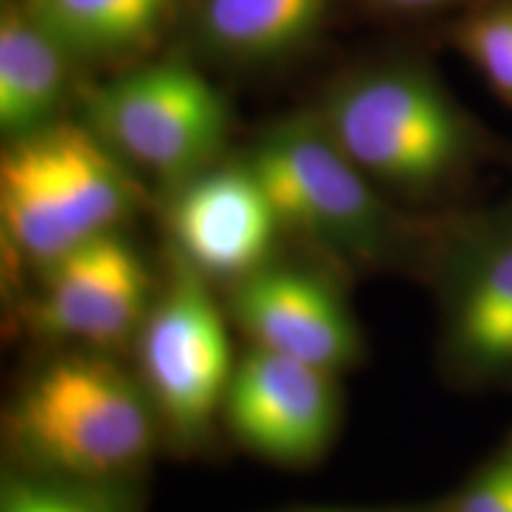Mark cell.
Listing matches in <instances>:
<instances>
[{
	"label": "cell",
	"mask_w": 512,
	"mask_h": 512,
	"mask_svg": "<svg viewBox=\"0 0 512 512\" xmlns=\"http://www.w3.org/2000/svg\"><path fill=\"white\" fill-rule=\"evenodd\" d=\"M306 512H349V510H306ZM437 512V510H434Z\"/></svg>",
	"instance_id": "19"
},
{
	"label": "cell",
	"mask_w": 512,
	"mask_h": 512,
	"mask_svg": "<svg viewBox=\"0 0 512 512\" xmlns=\"http://www.w3.org/2000/svg\"><path fill=\"white\" fill-rule=\"evenodd\" d=\"M223 418L254 456L306 465L328 451L339 422L335 373L252 349L235 366Z\"/></svg>",
	"instance_id": "10"
},
{
	"label": "cell",
	"mask_w": 512,
	"mask_h": 512,
	"mask_svg": "<svg viewBox=\"0 0 512 512\" xmlns=\"http://www.w3.org/2000/svg\"><path fill=\"white\" fill-rule=\"evenodd\" d=\"M425 283L437 299V363L460 392L512 389V188L441 214Z\"/></svg>",
	"instance_id": "5"
},
{
	"label": "cell",
	"mask_w": 512,
	"mask_h": 512,
	"mask_svg": "<svg viewBox=\"0 0 512 512\" xmlns=\"http://www.w3.org/2000/svg\"><path fill=\"white\" fill-rule=\"evenodd\" d=\"M366 3L392 17H456L479 0H366Z\"/></svg>",
	"instance_id": "18"
},
{
	"label": "cell",
	"mask_w": 512,
	"mask_h": 512,
	"mask_svg": "<svg viewBox=\"0 0 512 512\" xmlns=\"http://www.w3.org/2000/svg\"><path fill=\"white\" fill-rule=\"evenodd\" d=\"M41 271V290L29 311L31 330L98 354L136 342L155 285L121 230L72 249Z\"/></svg>",
	"instance_id": "8"
},
{
	"label": "cell",
	"mask_w": 512,
	"mask_h": 512,
	"mask_svg": "<svg viewBox=\"0 0 512 512\" xmlns=\"http://www.w3.org/2000/svg\"><path fill=\"white\" fill-rule=\"evenodd\" d=\"M136 344L140 384L157 420L183 444L202 441L223 413L238 363L211 283L174 252Z\"/></svg>",
	"instance_id": "7"
},
{
	"label": "cell",
	"mask_w": 512,
	"mask_h": 512,
	"mask_svg": "<svg viewBox=\"0 0 512 512\" xmlns=\"http://www.w3.org/2000/svg\"><path fill=\"white\" fill-rule=\"evenodd\" d=\"M316 114L389 200L434 214L465 207L467 190L489 166H512V147L420 55H387L349 69Z\"/></svg>",
	"instance_id": "1"
},
{
	"label": "cell",
	"mask_w": 512,
	"mask_h": 512,
	"mask_svg": "<svg viewBox=\"0 0 512 512\" xmlns=\"http://www.w3.org/2000/svg\"><path fill=\"white\" fill-rule=\"evenodd\" d=\"M74 57L19 0L0 10V131L5 140L57 124L72 86Z\"/></svg>",
	"instance_id": "13"
},
{
	"label": "cell",
	"mask_w": 512,
	"mask_h": 512,
	"mask_svg": "<svg viewBox=\"0 0 512 512\" xmlns=\"http://www.w3.org/2000/svg\"><path fill=\"white\" fill-rule=\"evenodd\" d=\"M157 422L140 380L105 354L74 351L29 375L5 427L31 470L114 482L145 463Z\"/></svg>",
	"instance_id": "3"
},
{
	"label": "cell",
	"mask_w": 512,
	"mask_h": 512,
	"mask_svg": "<svg viewBox=\"0 0 512 512\" xmlns=\"http://www.w3.org/2000/svg\"><path fill=\"white\" fill-rule=\"evenodd\" d=\"M242 159L259 178L283 233L354 271H408L425 280L441 214L396 207L351 162L316 110L268 124Z\"/></svg>",
	"instance_id": "2"
},
{
	"label": "cell",
	"mask_w": 512,
	"mask_h": 512,
	"mask_svg": "<svg viewBox=\"0 0 512 512\" xmlns=\"http://www.w3.org/2000/svg\"><path fill=\"white\" fill-rule=\"evenodd\" d=\"M76 64H124L157 43L183 0H19Z\"/></svg>",
	"instance_id": "14"
},
{
	"label": "cell",
	"mask_w": 512,
	"mask_h": 512,
	"mask_svg": "<svg viewBox=\"0 0 512 512\" xmlns=\"http://www.w3.org/2000/svg\"><path fill=\"white\" fill-rule=\"evenodd\" d=\"M128 169L83 121L5 140L0 221L12 254L43 268L121 230L140 195Z\"/></svg>",
	"instance_id": "4"
},
{
	"label": "cell",
	"mask_w": 512,
	"mask_h": 512,
	"mask_svg": "<svg viewBox=\"0 0 512 512\" xmlns=\"http://www.w3.org/2000/svg\"><path fill=\"white\" fill-rule=\"evenodd\" d=\"M83 124L121 162L166 190L219 164L230 107L188 60L133 62L83 98Z\"/></svg>",
	"instance_id": "6"
},
{
	"label": "cell",
	"mask_w": 512,
	"mask_h": 512,
	"mask_svg": "<svg viewBox=\"0 0 512 512\" xmlns=\"http://www.w3.org/2000/svg\"><path fill=\"white\" fill-rule=\"evenodd\" d=\"M171 252L214 283H240L273 261L283 226L245 159L221 162L169 188Z\"/></svg>",
	"instance_id": "9"
},
{
	"label": "cell",
	"mask_w": 512,
	"mask_h": 512,
	"mask_svg": "<svg viewBox=\"0 0 512 512\" xmlns=\"http://www.w3.org/2000/svg\"><path fill=\"white\" fill-rule=\"evenodd\" d=\"M107 484L36 470L12 472L3 479L0 512H124Z\"/></svg>",
	"instance_id": "16"
},
{
	"label": "cell",
	"mask_w": 512,
	"mask_h": 512,
	"mask_svg": "<svg viewBox=\"0 0 512 512\" xmlns=\"http://www.w3.org/2000/svg\"><path fill=\"white\" fill-rule=\"evenodd\" d=\"M230 316L254 349L342 373L361 358L363 339L347 299L309 268L271 264L233 285Z\"/></svg>",
	"instance_id": "11"
},
{
	"label": "cell",
	"mask_w": 512,
	"mask_h": 512,
	"mask_svg": "<svg viewBox=\"0 0 512 512\" xmlns=\"http://www.w3.org/2000/svg\"><path fill=\"white\" fill-rule=\"evenodd\" d=\"M335 0H188L197 53L233 69H271L313 48Z\"/></svg>",
	"instance_id": "12"
},
{
	"label": "cell",
	"mask_w": 512,
	"mask_h": 512,
	"mask_svg": "<svg viewBox=\"0 0 512 512\" xmlns=\"http://www.w3.org/2000/svg\"><path fill=\"white\" fill-rule=\"evenodd\" d=\"M448 41L512 110V0H479L451 17Z\"/></svg>",
	"instance_id": "15"
},
{
	"label": "cell",
	"mask_w": 512,
	"mask_h": 512,
	"mask_svg": "<svg viewBox=\"0 0 512 512\" xmlns=\"http://www.w3.org/2000/svg\"><path fill=\"white\" fill-rule=\"evenodd\" d=\"M439 512H512V430Z\"/></svg>",
	"instance_id": "17"
}]
</instances>
